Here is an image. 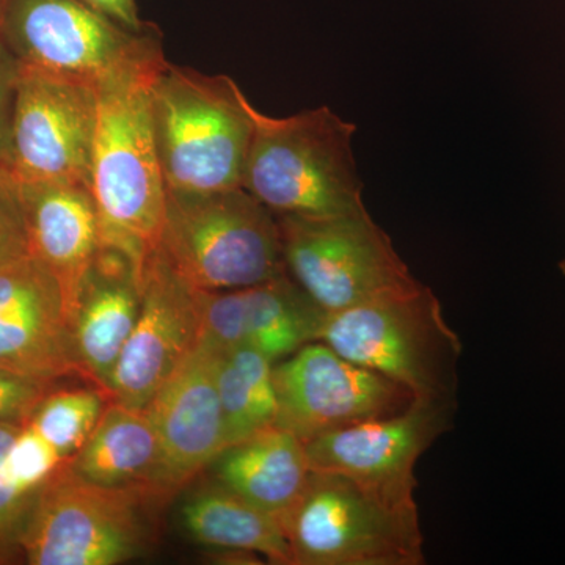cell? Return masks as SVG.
Returning <instances> with one entry per match:
<instances>
[{
    "label": "cell",
    "mask_w": 565,
    "mask_h": 565,
    "mask_svg": "<svg viewBox=\"0 0 565 565\" xmlns=\"http://www.w3.org/2000/svg\"><path fill=\"white\" fill-rule=\"evenodd\" d=\"M162 52L132 63L96 85V125L88 189L103 244L120 248L145 267L161 239L166 217L163 181L151 85Z\"/></svg>",
    "instance_id": "cell-1"
},
{
    "label": "cell",
    "mask_w": 565,
    "mask_h": 565,
    "mask_svg": "<svg viewBox=\"0 0 565 565\" xmlns=\"http://www.w3.org/2000/svg\"><path fill=\"white\" fill-rule=\"evenodd\" d=\"M253 121L243 188L275 217L366 212L353 156L356 128L329 107L270 117L248 104Z\"/></svg>",
    "instance_id": "cell-2"
},
{
    "label": "cell",
    "mask_w": 565,
    "mask_h": 565,
    "mask_svg": "<svg viewBox=\"0 0 565 565\" xmlns=\"http://www.w3.org/2000/svg\"><path fill=\"white\" fill-rule=\"evenodd\" d=\"M248 104L230 77L159 65L151 107L167 192L243 188L253 134Z\"/></svg>",
    "instance_id": "cell-3"
},
{
    "label": "cell",
    "mask_w": 565,
    "mask_h": 565,
    "mask_svg": "<svg viewBox=\"0 0 565 565\" xmlns=\"http://www.w3.org/2000/svg\"><path fill=\"white\" fill-rule=\"evenodd\" d=\"M318 341L404 386L416 399L456 401L462 341L422 281L326 313Z\"/></svg>",
    "instance_id": "cell-4"
},
{
    "label": "cell",
    "mask_w": 565,
    "mask_h": 565,
    "mask_svg": "<svg viewBox=\"0 0 565 565\" xmlns=\"http://www.w3.org/2000/svg\"><path fill=\"white\" fill-rule=\"evenodd\" d=\"M156 248L200 291L247 288L286 274L278 218L244 188L167 192Z\"/></svg>",
    "instance_id": "cell-5"
},
{
    "label": "cell",
    "mask_w": 565,
    "mask_h": 565,
    "mask_svg": "<svg viewBox=\"0 0 565 565\" xmlns=\"http://www.w3.org/2000/svg\"><path fill=\"white\" fill-rule=\"evenodd\" d=\"M286 535L296 565H422L418 508L390 503L343 476L311 473Z\"/></svg>",
    "instance_id": "cell-6"
},
{
    "label": "cell",
    "mask_w": 565,
    "mask_h": 565,
    "mask_svg": "<svg viewBox=\"0 0 565 565\" xmlns=\"http://www.w3.org/2000/svg\"><path fill=\"white\" fill-rule=\"evenodd\" d=\"M277 218L286 274L326 313L348 310L418 281L367 211Z\"/></svg>",
    "instance_id": "cell-7"
},
{
    "label": "cell",
    "mask_w": 565,
    "mask_h": 565,
    "mask_svg": "<svg viewBox=\"0 0 565 565\" xmlns=\"http://www.w3.org/2000/svg\"><path fill=\"white\" fill-rule=\"evenodd\" d=\"M140 487L85 481L63 462L36 493L18 545L32 565H117L145 544Z\"/></svg>",
    "instance_id": "cell-8"
},
{
    "label": "cell",
    "mask_w": 565,
    "mask_h": 565,
    "mask_svg": "<svg viewBox=\"0 0 565 565\" xmlns=\"http://www.w3.org/2000/svg\"><path fill=\"white\" fill-rule=\"evenodd\" d=\"M0 39L22 68L102 84L159 51L82 0H0Z\"/></svg>",
    "instance_id": "cell-9"
},
{
    "label": "cell",
    "mask_w": 565,
    "mask_h": 565,
    "mask_svg": "<svg viewBox=\"0 0 565 565\" xmlns=\"http://www.w3.org/2000/svg\"><path fill=\"white\" fill-rule=\"evenodd\" d=\"M456 401L415 399L397 414L307 441L311 471L343 476L390 503L416 504V463L452 427Z\"/></svg>",
    "instance_id": "cell-10"
},
{
    "label": "cell",
    "mask_w": 565,
    "mask_h": 565,
    "mask_svg": "<svg viewBox=\"0 0 565 565\" xmlns=\"http://www.w3.org/2000/svg\"><path fill=\"white\" fill-rule=\"evenodd\" d=\"M96 125V87L22 68L7 170L18 182L87 185Z\"/></svg>",
    "instance_id": "cell-11"
},
{
    "label": "cell",
    "mask_w": 565,
    "mask_h": 565,
    "mask_svg": "<svg viewBox=\"0 0 565 565\" xmlns=\"http://www.w3.org/2000/svg\"><path fill=\"white\" fill-rule=\"evenodd\" d=\"M274 381L277 426L305 444L330 430L397 414L416 399L404 386L321 341L275 363Z\"/></svg>",
    "instance_id": "cell-12"
},
{
    "label": "cell",
    "mask_w": 565,
    "mask_h": 565,
    "mask_svg": "<svg viewBox=\"0 0 565 565\" xmlns=\"http://www.w3.org/2000/svg\"><path fill=\"white\" fill-rule=\"evenodd\" d=\"M200 326V289L154 248L145 263L139 318L111 375L109 399L147 408L199 343Z\"/></svg>",
    "instance_id": "cell-13"
},
{
    "label": "cell",
    "mask_w": 565,
    "mask_h": 565,
    "mask_svg": "<svg viewBox=\"0 0 565 565\" xmlns=\"http://www.w3.org/2000/svg\"><path fill=\"white\" fill-rule=\"evenodd\" d=\"M223 352L199 340L148 404L159 459L148 494L174 492L226 449L217 370Z\"/></svg>",
    "instance_id": "cell-14"
},
{
    "label": "cell",
    "mask_w": 565,
    "mask_h": 565,
    "mask_svg": "<svg viewBox=\"0 0 565 565\" xmlns=\"http://www.w3.org/2000/svg\"><path fill=\"white\" fill-rule=\"evenodd\" d=\"M73 323L61 281L35 256L0 266V370L52 385L77 373Z\"/></svg>",
    "instance_id": "cell-15"
},
{
    "label": "cell",
    "mask_w": 565,
    "mask_h": 565,
    "mask_svg": "<svg viewBox=\"0 0 565 565\" xmlns=\"http://www.w3.org/2000/svg\"><path fill=\"white\" fill-rule=\"evenodd\" d=\"M141 277L143 267L128 253L103 244L77 296L73 323L77 373L106 394L139 318Z\"/></svg>",
    "instance_id": "cell-16"
},
{
    "label": "cell",
    "mask_w": 565,
    "mask_h": 565,
    "mask_svg": "<svg viewBox=\"0 0 565 565\" xmlns=\"http://www.w3.org/2000/svg\"><path fill=\"white\" fill-rule=\"evenodd\" d=\"M29 253L61 281L76 310L85 275L103 247L102 222L90 189L55 182H18Z\"/></svg>",
    "instance_id": "cell-17"
},
{
    "label": "cell",
    "mask_w": 565,
    "mask_h": 565,
    "mask_svg": "<svg viewBox=\"0 0 565 565\" xmlns=\"http://www.w3.org/2000/svg\"><path fill=\"white\" fill-rule=\"evenodd\" d=\"M212 465L218 484L274 516L285 531L313 473L305 441L278 426L230 446Z\"/></svg>",
    "instance_id": "cell-18"
},
{
    "label": "cell",
    "mask_w": 565,
    "mask_h": 565,
    "mask_svg": "<svg viewBox=\"0 0 565 565\" xmlns=\"http://www.w3.org/2000/svg\"><path fill=\"white\" fill-rule=\"evenodd\" d=\"M181 526L196 544L296 565L285 527L225 486L193 490L180 508Z\"/></svg>",
    "instance_id": "cell-19"
},
{
    "label": "cell",
    "mask_w": 565,
    "mask_h": 565,
    "mask_svg": "<svg viewBox=\"0 0 565 565\" xmlns=\"http://www.w3.org/2000/svg\"><path fill=\"white\" fill-rule=\"evenodd\" d=\"M158 459V433L150 411L111 401L88 440L66 463L93 484L140 487L147 492Z\"/></svg>",
    "instance_id": "cell-20"
},
{
    "label": "cell",
    "mask_w": 565,
    "mask_h": 565,
    "mask_svg": "<svg viewBox=\"0 0 565 565\" xmlns=\"http://www.w3.org/2000/svg\"><path fill=\"white\" fill-rule=\"evenodd\" d=\"M239 291L248 344L274 363L318 341L326 311L288 274Z\"/></svg>",
    "instance_id": "cell-21"
},
{
    "label": "cell",
    "mask_w": 565,
    "mask_h": 565,
    "mask_svg": "<svg viewBox=\"0 0 565 565\" xmlns=\"http://www.w3.org/2000/svg\"><path fill=\"white\" fill-rule=\"evenodd\" d=\"M274 366L273 360L250 345L222 353L217 386L226 448L277 426Z\"/></svg>",
    "instance_id": "cell-22"
},
{
    "label": "cell",
    "mask_w": 565,
    "mask_h": 565,
    "mask_svg": "<svg viewBox=\"0 0 565 565\" xmlns=\"http://www.w3.org/2000/svg\"><path fill=\"white\" fill-rule=\"evenodd\" d=\"M103 390L63 388L44 396L29 426L33 427L61 455L70 460L88 440L106 411Z\"/></svg>",
    "instance_id": "cell-23"
},
{
    "label": "cell",
    "mask_w": 565,
    "mask_h": 565,
    "mask_svg": "<svg viewBox=\"0 0 565 565\" xmlns=\"http://www.w3.org/2000/svg\"><path fill=\"white\" fill-rule=\"evenodd\" d=\"M65 462L61 455L33 427L25 424L0 457V473L11 484L35 492Z\"/></svg>",
    "instance_id": "cell-24"
},
{
    "label": "cell",
    "mask_w": 565,
    "mask_h": 565,
    "mask_svg": "<svg viewBox=\"0 0 565 565\" xmlns=\"http://www.w3.org/2000/svg\"><path fill=\"white\" fill-rule=\"evenodd\" d=\"M25 255L31 253L20 185L3 167H0V266Z\"/></svg>",
    "instance_id": "cell-25"
},
{
    "label": "cell",
    "mask_w": 565,
    "mask_h": 565,
    "mask_svg": "<svg viewBox=\"0 0 565 565\" xmlns=\"http://www.w3.org/2000/svg\"><path fill=\"white\" fill-rule=\"evenodd\" d=\"M51 388L39 379L0 370V424L25 426Z\"/></svg>",
    "instance_id": "cell-26"
},
{
    "label": "cell",
    "mask_w": 565,
    "mask_h": 565,
    "mask_svg": "<svg viewBox=\"0 0 565 565\" xmlns=\"http://www.w3.org/2000/svg\"><path fill=\"white\" fill-rule=\"evenodd\" d=\"M20 74V62L0 39V167L6 166L9 156L11 121Z\"/></svg>",
    "instance_id": "cell-27"
},
{
    "label": "cell",
    "mask_w": 565,
    "mask_h": 565,
    "mask_svg": "<svg viewBox=\"0 0 565 565\" xmlns=\"http://www.w3.org/2000/svg\"><path fill=\"white\" fill-rule=\"evenodd\" d=\"M39 490H22L0 473V542L14 541L18 544Z\"/></svg>",
    "instance_id": "cell-28"
},
{
    "label": "cell",
    "mask_w": 565,
    "mask_h": 565,
    "mask_svg": "<svg viewBox=\"0 0 565 565\" xmlns=\"http://www.w3.org/2000/svg\"><path fill=\"white\" fill-rule=\"evenodd\" d=\"M93 10L117 22L122 28L132 32H145L143 21L140 20L136 0H82Z\"/></svg>",
    "instance_id": "cell-29"
},
{
    "label": "cell",
    "mask_w": 565,
    "mask_h": 565,
    "mask_svg": "<svg viewBox=\"0 0 565 565\" xmlns=\"http://www.w3.org/2000/svg\"><path fill=\"white\" fill-rule=\"evenodd\" d=\"M22 427L24 426H21V424H0V457L6 455L7 449L13 444L17 435L21 433Z\"/></svg>",
    "instance_id": "cell-30"
},
{
    "label": "cell",
    "mask_w": 565,
    "mask_h": 565,
    "mask_svg": "<svg viewBox=\"0 0 565 565\" xmlns=\"http://www.w3.org/2000/svg\"><path fill=\"white\" fill-rule=\"evenodd\" d=\"M559 270H561V273H563V275L565 277V258L563 259V262L559 263Z\"/></svg>",
    "instance_id": "cell-31"
}]
</instances>
